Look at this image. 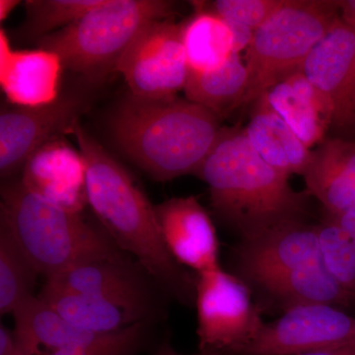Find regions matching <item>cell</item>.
<instances>
[{
    "instance_id": "cell-25",
    "label": "cell",
    "mask_w": 355,
    "mask_h": 355,
    "mask_svg": "<svg viewBox=\"0 0 355 355\" xmlns=\"http://www.w3.org/2000/svg\"><path fill=\"white\" fill-rule=\"evenodd\" d=\"M39 273L12 235L0 226V314H13L33 297Z\"/></svg>"
},
{
    "instance_id": "cell-29",
    "label": "cell",
    "mask_w": 355,
    "mask_h": 355,
    "mask_svg": "<svg viewBox=\"0 0 355 355\" xmlns=\"http://www.w3.org/2000/svg\"><path fill=\"white\" fill-rule=\"evenodd\" d=\"M146 340V338H142L106 349L55 350L49 355H135Z\"/></svg>"
},
{
    "instance_id": "cell-17",
    "label": "cell",
    "mask_w": 355,
    "mask_h": 355,
    "mask_svg": "<svg viewBox=\"0 0 355 355\" xmlns=\"http://www.w3.org/2000/svg\"><path fill=\"white\" fill-rule=\"evenodd\" d=\"M64 69L53 51L14 50L6 30L0 29V85L9 104L37 108L57 101Z\"/></svg>"
},
{
    "instance_id": "cell-1",
    "label": "cell",
    "mask_w": 355,
    "mask_h": 355,
    "mask_svg": "<svg viewBox=\"0 0 355 355\" xmlns=\"http://www.w3.org/2000/svg\"><path fill=\"white\" fill-rule=\"evenodd\" d=\"M86 165L90 205L102 227L123 252L135 259L164 293L195 305L197 275L170 254L161 235L155 207L128 170L77 121L72 128Z\"/></svg>"
},
{
    "instance_id": "cell-34",
    "label": "cell",
    "mask_w": 355,
    "mask_h": 355,
    "mask_svg": "<svg viewBox=\"0 0 355 355\" xmlns=\"http://www.w3.org/2000/svg\"><path fill=\"white\" fill-rule=\"evenodd\" d=\"M295 355H355V342L331 349L314 350Z\"/></svg>"
},
{
    "instance_id": "cell-23",
    "label": "cell",
    "mask_w": 355,
    "mask_h": 355,
    "mask_svg": "<svg viewBox=\"0 0 355 355\" xmlns=\"http://www.w3.org/2000/svg\"><path fill=\"white\" fill-rule=\"evenodd\" d=\"M195 14L183 23V44L189 70L217 69L233 55L232 34L225 21L195 2Z\"/></svg>"
},
{
    "instance_id": "cell-13",
    "label": "cell",
    "mask_w": 355,
    "mask_h": 355,
    "mask_svg": "<svg viewBox=\"0 0 355 355\" xmlns=\"http://www.w3.org/2000/svg\"><path fill=\"white\" fill-rule=\"evenodd\" d=\"M18 347L25 355H38L42 347L60 349H96L116 347L146 338L151 322H139L125 330L102 334L70 324L38 296L24 301L13 312Z\"/></svg>"
},
{
    "instance_id": "cell-11",
    "label": "cell",
    "mask_w": 355,
    "mask_h": 355,
    "mask_svg": "<svg viewBox=\"0 0 355 355\" xmlns=\"http://www.w3.org/2000/svg\"><path fill=\"white\" fill-rule=\"evenodd\" d=\"M83 101L60 97L46 106L27 108L10 105L0 113V175L13 176L46 142L71 133L79 121Z\"/></svg>"
},
{
    "instance_id": "cell-36",
    "label": "cell",
    "mask_w": 355,
    "mask_h": 355,
    "mask_svg": "<svg viewBox=\"0 0 355 355\" xmlns=\"http://www.w3.org/2000/svg\"><path fill=\"white\" fill-rule=\"evenodd\" d=\"M19 4L18 0H0V21L3 22Z\"/></svg>"
},
{
    "instance_id": "cell-5",
    "label": "cell",
    "mask_w": 355,
    "mask_h": 355,
    "mask_svg": "<svg viewBox=\"0 0 355 355\" xmlns=\"http://www.w3.org/2000/svg\"><path fill=\"white\" fill-rule=\"evenodd\" d=\"M174 11V2L166 0H103L76 22L37 43L57 53L64 69L99 83L116 71L144 26L171 18Z\"/></svg>"
},
{
    "instance_id": "cell-24",
    "label": "cell",
    "mask_w": 355,
    "mask_h": 355,
    "mask_svg": "<svg viewBox=\"0 0 355 355\" xmlns=\"http://www.w3.org/2000/svg\"><path fill=\"white\" fill-rule=\"evenodd\" d=\"M306 193L323 205L327 214L338 216L355 210V186L345 174L329 140L312 151L306 170Z\"/></svg>"
},
{
    "instance_id": "cell-32",
    "label": "cell",
    "mask_w": 355,
    "mask_h": 355,
    "mask_svg": "<svg viewBox=\"0 0 355 355\" xmlns=\"http://www.w3.org/2000/svg\"><path fill=\"white\" fill-rule=\"evenodd\" d=\"M0 355H25L18 347L14 331L0 326Z\"/></svg>"
},
{
    "instance_id": "cell-28",
    "label": "cell",
    "mask_w": 355,
    "mask_h": 355,
    "mask_svg": "<svg viewBox=\"0 0 355 355\" xmlns=\"http://www.w3.org/2000/svg\"><path fill=\"white\" fill-rule=\"evenodd\" d=\"M284 0H216L209 10L226 22L238 23L256 31L284 3Z\"/></svg>"
},
{
    "instance_id": "cell-8",
    "label": "cell",
    "mask_w": 355,
    "mask_h": 355,
    "mask_svg": "<svg viewBox=\"0 0 355 355\" xmlns=\"http://www.w3.org/2000/svg\"><path fill=\"white\" fill-rule=\"evenodd\" d=\"M130 94L161 99L184 90L189 70L183 23L172 18L151 21L142 28L116 65Z\"/></svg>"
},
{
    "instance_id": "cell-12",
    "label": "cell",
    "mask_w": 355,
    "mask_h": 355,
    "mask_svg": "<svg viewBox=\"0 0 355 355\" xmlns=\"http://www.w3.org/2000/svg\"><path fill=\"white\" fill-rule=\"evenodd\" d=\"M301 71L326 105L331 125H355V28L338 18Z\"/></svg>"
},
{
    "instance_id": "cell-18",
    "label": "cell",
    "mask_w": 355,
    "mask_h": 355,
    "mask_svg": "<svg viewBox=\"0 0 355 355\" xmlns=\"http://www.w3.org/2000/svg\"><path fill=\"white\" fill-rule=\"evenodd\" d=\"M279 306L282 312L308 304H331L350 309L355 296L345 291L322 265L270 273L246 282Z\"/></svg>"
},
{
    "instance_id": "cell-16",
    "label": "cell",
    "mask_w": 355,
    "mask_h": 355,
    "mask_svg": "<svg viewBox=\"0 0 355 355\" xmlns=\"http://www.w3.org/2000/svg\"><path fill=\"white\" fill-rule=\"evenodd\" d=\"M20 182L28 191L69 211L81 214L88 205L85 161L64 137L46 142L28 159Z\"/></svg>"
},
{
    "instance_id": "cell-4",
    "label": "cell",
    "mask_w": 355,
    "mask_h": 355,
    "mask_svg": "<svg viewBox=\"0 0 355 355\" xmlns=\"http://www.w3.org/2000/svg\"><path fill=\"white\" fill-rule=\"evenodd\" d=\"M0 226L46 279L81 263L130 258L102 227L35 195L19 181L2 184Z\"/></svg>"
},
{
    "instance_id": "cell-7",
    "label": "cell",
    "mask_w": 355,
    "mask_h": 355,
    "mask_svg": "<svg viewBox=\"0 0 355 355\" xmlns=\"http://www.w3.org/2000/svg\"><path fill=\"white\" fill-rule=\"evenodd\" d=\"M244 280L221 266L197 275L198 350L202 355H235L265 322Z\"/></svg>"
},
{
    "instance_id": "cell-31",
    "label": "cell",
    "mask_w": 355,
    "mask_h": 355,
    "mask_svg": "<svg viewBox=\"0 0 355 355\" xmlns=\"http://www.w3.org/2000/svg\"><path fill=\"white\" fill-rule=\"evenodd\" d=\"M226 24L232 34L233 53H240V51L247 50L253 39V30L238 23L226 22Z\"/></svg>"
},
{
    "instance_id": "cell-3",
    "label": "cell",
    "mask_w": 355,
    "mask_h": 355,
    "mask_svg": "<svg viewBox=\"0 0 355 355\" xmlns=\"http://www.w3.org/2000/svg\"><path fill=\"white\" fill-rule=\"evenodd\" d=\"M108 125L121 153L157 181L197 174L222 130L216 114L188 99L132 94L114 107Z\"/></svg>"
},
{
    "instance_id": "cell-6",
    "label": "cell",
    "mask_w": 355,
    "mask_h": 355,
    "mask_svg": "<svg viewBox=\"0 0 355 355\" xmlns=\"http://www.w3.org/2000/svg\"><path fill=\"white\" fill-rule=\"evenodd\" d=\"M340 18L336 0H284L254 32L246 50L248 85L241 105L302 69L313 49Z\"/></svg>"
},
{
    "instance_id": "cell-26",
    "label": "cell",
    "mask_w": 355,
    "mask_h": 355,
    "mask_svg": "<svg viewBox=\"0 0 355 355\" xmlns=\"http://www.w3.org/2000/svg\"><path fill=\"white\" fill-rule=\"evenodd\" d=\"M103 0H27L25 19L15 38L22 41L44 38L76 22Z\"/></svg>"
},
{
    "instance_id": "cell-22",
    "label": "cell",
    "mask_w": 355,
    "mask_h": 355,
    "mask_svg": "<svg viewBox=\"0 0 355 355\" xmlns=\"http://www.w3.org/2000/svg\"><path fill=\"white\" fill-rule=\"evenodd\" d=\"M248 85L246 64L233 53L217 69L189 72L186 99L209 110L219 119L241 106Z\"/></svg>"
},
{
    "instance_id": "cell-27",
    "label": "cell",
    "mask_w": 355,
    "mask_h": 355,
    "mask_svg": "<svg viewBox=\"0 0 355 355\" xmlns=\"http://www.w3.org/2000/svg\"><path fill=\"white\" fill-rule=\"evenodd\" d=\"M321 263L334 280L355 296V242L328 216L318 224Z\"/></svg>"
},
{
    "instance_id": "cell-33",
    "label": "cell",
    "mask_w": 355,
    "mask_h": 355,
    "mask_svg": "<svg viewBox=\"0 0 355 355\" xmlns=\"http://www.w3.org/2000/svg\"><path fill=\"white\" fill-rule=\"evenodd\" d=\"M327 216L340 225L355 242V210H350L338 216L327 214Z\"/></svg>"
},
{
    "instance_id": "cell-35",
    "label": "cell",
    "mask_w": 355,
    "mask_h": 355,
    "mask_svg": "<svg viewBox=\"0 0 355 355\" xmlns=\"http://www.w3.org/2000/svg\"><path fill=\"white\" fill-rule=\"evenodd\" d=\"M340 18L345 24L355 28V0L338 1Z\"/></svg>"
},
{
    "instance_id": "cell-9",
    "label": "cell",
    "mask_w": 355,
    "mask_h": 355,
    "mask_svg": "<svg viewBox=\"0 0 355 355\" xmlns=\"http://www.w3.org/2000/svg\"><path fill=\"white\" fill-rule=\"evenodd\" d=\"M354 342V313L319 303L284 311L235 355H295Z\"/></svg>"
},
{
    "instance_id": "cell-10",
    "label": "cell",
    "mask_w": 355,
    "mask_h": 355,
    "mask_svg": "<svg viewBox=\"0 0 355 355\" xmlns=\"http://www.w3.org/2000/svg\"><path fill=\"white\" fill-rule=\"evenodd\" d=\"M46 284L109 301L147 321L161 314L158 292L162 289L132 257L81 263L49 277Z\"/></svg>"
},
{
    "instance_id": "cell-2",
    "label": "cell",
    "mask_w": 355,
    "mask_h": 355,
    "mask_svg": "<svg viewBox=\"0 0 355 355\" xmlns=\"http://www.w3.org/2000/svg\"><path fill=\"white\" fill-rule=\"evenodd\" d=\"M196 175L209 186L214 214L242 240L304 220L309 195L294 190L288 176L263 160L241 128H222Z\"/></svg>"
},
{
    "instance_id": "cell-30",
    "label": "cell",
    "mask_w": 355,
    "mask_h": 355,
    "mask_svg": "<svg viewBox=\"0 0 355 355\" xmlns=\"http://www.w3.org/2000/svg\"><path fill=\"white\" fill-rule=\"evenodd\" d=\"M328 140L345 174L355 186V144L342 139Z\"/></svg>"
},
{
    "instance_id": "cell-19",
    "label": "cell",
    "mask_w": 355,
    "mask_h": 355,
    "mask_svg": "<svg viewBox=\"0 0 355 355\" xmlns=\"http://www.w3.org/2000/svg\"><path fill=\"white\" fill-rule=\"evenodd\" d=\"M254 103L256 108L244 128L250 144L277 171L288 177L303 176L310 164L312 151L273 111L265 94Z\"/></svg>"
},
{
    "instance_id": "cell-21",
    "label": "cell",
    "mask_w": 355,
    "mask_h": 355,
    "mask_svg": "<svg viewBox=\"0 0 355 355\" xmlns=\"http://www.w3.org/2000/svg\"><path fill=\"white\" fill-rule=\"evenodd\" d=\"M38 297L70 324L95 333H116L139 322H150L109 301L48 284Z\"/></svg>"
},
{
    "instance_id": "cell-14",
    "label": "cell",
    "mask_w": 355,
    "mask_h": 355,
    "mask_svg": "<svg viewBox=\"0 0 355 355\" xmlns=\"http://www.w3.org/2000/svg\"><path fill=\"white\" fill-rule=\"evenodd\" d=\"M237 277L245 282L270 273L322 265L317 225L291 220L241 240L234 249Z\"/></svg>"
},
{
    "instance_id": "cell-37",
    "label": "cell",
    "mask_w": 355,
    "mask_h": 355,
    "mask_svg": "<svg viewBox=\"0 0 355 355\" xmlns=\"http://www.w3.org/2000/svg\"><path fill=\"white\" fill-rule=\"evenodd\" d=\"M154 355H202L200 354H182L177 352L176 350L173 349L171 345L168 343H163L159 347L157 352Z\"/></svg>"
},
{
    "instance_id": "cell-20",
    "label": "cell",
    "mask_w": 355,
    "mask_h": 355,
    "mask_svg": "<svg viewBox=\"0 0 355 355\" xmlns=\"http://www.w3.org/2000/svg\"><path fill=\"white\" fill-rule=\"evenodd\" d=\"M273 111L311 147L324 139L331 125L328 109L303 72L286 77L266 93Z\"/></svg>"
},
{
    "instance_id": "cell-15",
    "label": "cell",
    "mask_w": 355,
    "mask_h": 355,
    "mask_svg": "<svg viewBox=\"0 0 355 355\" xmlns=\"http://www.w3.org/2000/svg\"><path fill=\"white\" fill-rule=\"evenodd\" d=\"M161 235L170 254L196 275L219 268V242L207 210L196 197L174 198L155 205Z\"/></svg>"
}]
</instances>
